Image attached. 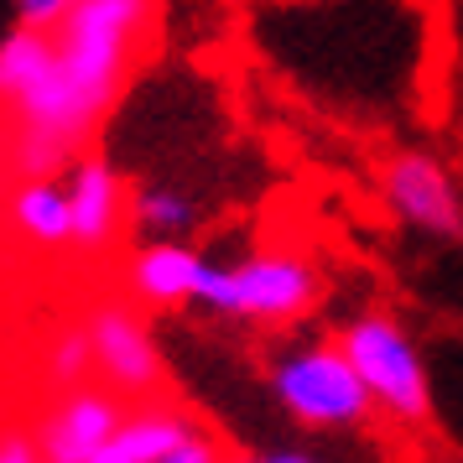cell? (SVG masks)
<instances>
[{"instance_id":"cell-13","label":"cell","mask_w":463,"mask_h":463,"mask_svg":"<svg viewBox=\"0 0 463 463\" xmlns=\"http://www.w3.org/2000/svg\"><path fill=\"white\" fill-rule=\"evenodd\" d=\"M126 219L141 240H183L198 224V203H193V193L172 188V183H146L130 193Z\"/></svg>"},{"instance_id":"cell-16","label":"cell","mask_w":463,"mask_h":463,"mask_svg":"<svg viewBox=\"0 0 463 463\" xmlns=\"http://www.w3.org/2000/svg\"><path fill=\"white\" fill-rule=\"evenodd\" d=\"M73 0H16V22H32V26H58L68 16Z\"/></svg>"},{"instance_id":"cell-6","label":"cell","mask_w":463,"mask_h":463,"mask_svg":"<svg viewBox=\"0 0 463 463\" xmlns=\"http://www.w3.org/2000/svg\"><path fill=\"white\" fill-rule=\"evenodd\" d=\"M84 334L94 349V375H105L109 391H120L126 401H146L162 385V349L130 302H99L84 317Z\"/></svg>"},{"instance_id":"cell-9","label":"cell","mask_w":463,"mask_h":463,"mask_svg":"<svg viewBox=\"0 0 463 463\" xmlns=\"http://www.w3.org/2000/svg\"><path fill=\"white\" fill-rule=\"evenodd\" d=\"M130 193L120 183V172L109 167L105 156H73L68 172V213H73V250L105 255L120 240L126 224Z\"/></svg>"},{"instance_id":"cell-10","label":"cell","mask_w":463,"mask_h":463,"mask_svg":"<svg viewBox=\"0 0 463 463\" xmlns=\"http://www.w3.org/2000/svg\"><path fill=\"white\" fill-rule=\"evenodd\" d=\"M198 266H203L198 250L177 245V240H156V245H141L130 255L126 287L141 307H183V302H193Z\"/></svg>"},{"instance_id":"cell-5","label":"cell","mask_w":463,"mask_h":463,"mask_svg":"<svg viewBox=\"0 0 463 463\" xmlns=\"http://www.w3.org/2000/svg\"><path fill=\"white\" fill-rule=\"evenodd\" d=\"M380 193L401 224L438 240H463V188L432 151H396L380 172Z\"/></svg>"},{"instance_id":"cell-8","label":"cell","mask_w":463,"mask_h":463,"mask_svg":"<svg viewBox=\"0 0 463 463\" xmlns=\"http://www.w3.org/2000/svg\"><path fill=\"white\" fill-rule=\"evenodd\" d=\"M224 448L172 406L126 411L115 438L99 448V463H219Z\"/></svg>"},{"instance_id":"cell-4","label":"cell","mask_w":463,"mask_h":463,"mask_svg":"<svg viewBox=\"0 0 463 463\" xmlns=\"http://www.w3.org/2000/svg\"><path fill=\"white\" fill-rule=\"evenodd\" d=\"M338 344L349 364L359 370L364 391L375 401V411L396 421V427H427L432 421V385H427V359L411 344L391 313H354L344 317Z\"/></svg>"},{"instance_id":"cell-3","label":"cell","mask_w":463,"mask_h":463,"mask_svg":"<svg viewBox=\"0 0 463 463\" xmlns=\"http://www.w3.org/2000/svg\"><path fill=\"white\" fill-rule=\"evenodd\" d=\"M271 396L276 406L307 427V432H349L375 411L359 370L349 364L344 344H292L271 359Z\"/></svg>"},{"instance_id":"cell-11","label":"cell","mask_w":463,"mask_h":463,"mask_svg":"<svg viewBox=\"0 0 463 463\" xmlns=\"http://www.w3.org/2000/svg\"><path fill=\"white\" fill-rule=\"evenodd\" d=\"M5 219L37 250H68L73 245V213H68V183L58 177H22L5 198Z\"/></svg>"},{"instance_id":"cell-14","label":"cell","mask_w":463,"mask_h":463,"mask_svg":"<svg viewBox=\"0 0 463 463\" xmlns=\"http://www.w3.org/2000/svg\"><path fill=\"white\" fill-rule=\"evenodd\" d=\"M43 375L52 391H68V385H84L94 375V349H89V334L84 328H58L52 344H47V359H43Z\"/></svg>"},{"instance_id":"cell-15","label":"cell","mask_w":463,"mask_h":463,"mask_svg":"<svg viewBox=\"0 0 463 463\" xmlns=\"http://www.w3.org/2000/svg\"><path fill=\"white\" fill-rule=\"evenodd\" d=\"M43 458V442H37V427H0V463H37Z\"/></svg>"},{"instance_id":"cell-17","label":"cell","mask_w":463,"mask_h":463,"mask_svg":"<svg viewBox=\"0 0 463 463\" xmlns=\"http://www.w3.org/2000/svg\"><path fill=\"white\" fill-rule=\"evenodd\" d=\"M260 458H271V463H313V453H302V448H276V453H260Z\"/></svg>"},{"instance_id":"cell-7","label":"cell","mask_w":463,"mask_h":463,"mask_svg":"<svg viewBox=\"0 0 463 463\" xmlns=\"http://www.w3.org/2000/svg\"><path fill=\"white\" fill-rule=\"evenodd\" d=\"M126 396L109 385H68L47 401L43 421H37V442H43L47 463H99V448L115 438V427L126 421Z\"/></svg>"},{"instance_id":"cell-1","label":"cell","mask_w":463,"mask_h":463,"mask_svg":"<svg viewBox=\"0 0 463 463\" xmlns=\"http://www.w3.org/2000/svg\"><path fill=\"white\" fill-rule=\"evenodd\" d=\"M156 22V0H73L52 26V68L22 105L5 109L16 177H52L73 162L94 126L109 115L130 79V63Z\"/></svg>"},{"instance_id":"cell-2","label":"cell","mask_w":463,"mask_h":463,"mask_svg":"<svg viewBox=\"0 0 463 463\" xmlns=\"http://www.w3.org/2000/svg\"><path fill=\"white\" fill-rule=\"evenodd\" d=\"M323 297V276L302 255H245V260H209L198 266L193 302L213 317H245V323H302Z\"/></svg>"},{"instance_id":"cell-12","label":"cell","mask_w":463,"mask_h":463,"mask_svg":"<svg viewBox=\"0 0 463 463\" xmlns=\"http://www.w3.org/2000/svg\"><path fill=\"white\" fill-rule=\"evenodd\" d=\"M52 68V26L16 22L11 37H0V109L22 105Z\"/></svg>"}]
</instances>
